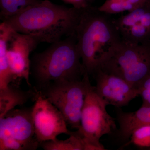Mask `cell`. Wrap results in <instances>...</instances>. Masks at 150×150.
<instances>
[{"instance_id": "12", "label": "cell", "mask_w": 150, "mask_h": 150, "mask_svg": "<svg viewBox=\"0 0 150 150\" xmlns=\"http://www.w3.org/2000/svg\"><path fill=\"white\" fill-rule=\"evenodd\" d=\"M116 120L119 125L118 137L124 141L129 140L135 129L150 124V106H141L138 110L132 112L118 110Z\"/></svg>"}, {"instance_id": "20", "label": "cell", "mask_w": 150, "mask_h": 150, "mask_svg": "<svg viewBox=\"0 0 150 150\" xmlns=\"http://www.w3.org/2000/svg\"><path fill=\"white\" fill-rule=\"evenodd\" d=\"M67 4H71L74 7L78 9H82L89 6V0H62Z\"/></svg>"}, {"instance_id": "1", "label": "cell", "mask_w": 150, "mask_h": 150, "mask_svg": "<svg viewBox=\"0 0 150 150\" xmlns=\"http://www.w3.org/2000/svg\"><path fill=\"white\" fill-rule=\"evenodd\" d=\"M81 10L44 0L2 22L16 32L52 44L75 33Z\"/></svg>"}, {"instance_id": "7", "label": "cell", "mask_w": 150, "mask_h": 150, "mask_svg": "<svg viewBox=\"0 0 150 150\" xmlns=\"http://www.w3.org/2000/svg\"><path fill=\"white\" fill-rule=\"evenodd\" d=\"M32 110V106L13 108L0 118V150H35L40 147Z\"/></svg>"}, {"instance_id": "10", "label": "cell", "mask_w": 150, "mask_h": 150, "mask_svg": "<svg viewBox=\"0 0 150 150\" xmlns=\"http://www.w3.org/2000/svg\"><path fill=\"white\" fill-rule=\"evenodd\" d=\"M95 91L106 103L117 108L126 106L139 96V90L126 81L114 75L97 70Z\"/></svg>"}, {"instance_id": "6", "label": "cell", "mask_w": 150, "mask_h": 150, "mask_svg": "<svg viewBox=\"0 0 150 150\" xmlns=\"http://www.w3.org/2000/svg\"><path fill=\"white\" fill-rule=\"evenodd\" d=\"M108 105L90 84L82 110L81 127L76 130L83 140L85 150H106L100 140L117 129L115 119L106 110Z\"/></svg>"}, {"instance_id": "22", "label": "cell", "mask_w": 150, "mask_h": 150, "mask_svg": "<svg viewBox=\"0 0 150 150\" xmlns=\"http://www.w3.org/2000/svg\"><path fill=\"white\" fill-rule=\"evenodd\" d=\"M148 2H149L150 3V0H148Z\"/></svg>"}, {"instance_id": "16", "label": "cell", "mask_w": 150, "mask_h": 150, "mask_svg": "<svg viewBox=\"0 0 150 150\" xmlns=\"http://www.w3.org/2000/svg\"><path fill=\"white\" fill-rule=\"evenodd\" d=\"M41 0H0V17L2 21L16 15Z\"/></svg>"}, {"instance_id": "3", "label": "cell", "mask_w": 150, "mask_h": 150, "mask_svg": "<svg viewBox=\"0 0 150 150\" xmlns=\"http://www.w3.org/2000/svg\"><path fill=\"white\" fill-rule=\"evenodd\" d=\"M77 44L75 33L51 44L30 59V74L38 90L54 81L82 79L86 74Z\"/></svg>"}, {"instance_id": "18", "label": "cell", "mask_w": 150, "mask_h": 150, "mask_svg": "<svg viewBox=\"0 0 150 150\" xmlns=\"http://www.w3.org/2000/svg\"><path fill=\"white\" fill-rule=\"evenodd\" d=\"M139 96L142 97V106H150V75L143 81L138 87Z\"/></svg>"}, {"instance_id": "11", "label": "cell", "mask_w": 150, "mask_h": 150, "mask_svg": "<svg viewBox=\"0 0 150 150\" xmlns=\"http://www.w3.org/2000/svg\"><path fill=\"white\" fill-rule=\"evenodd\" d=\"M122 41L150 43V3H146L125 15L114 19Z\"/></svg>"}, {"instance_id": "13", "label": "cell", "mask_w": 150, "mask_h": 150, "mask_svg": "<svg viewBox=\"0 0 150 150\" xmlns=\"http://www.w3.org/2000/svg\"><path fill=\"white\" fill-rule=\"evenodd\" d=\"M36 92L24 91L9 85L7 88L0 90V118L18 105H23L30 98H34Z\"/></svg>"}, {"instance_id": "4", "label": "cell", "mask_w": 150, "mask_h": 150, "mask_svg": "<svg viewBox=\"0 0 150 150\" xmlns=\"http://www.w3.org/2000/svg\"><path fill=\"white\" fill-rule=\"evenodd\" d=\"M99 69L138 88L150 75V43L137 44L121 40Z\"/></svg>"}, {"instance_id": "5", "label": "cell", "mask_w": 150, "mask_h": 150, "mask_svg": "<svg viewBox=\"0 0 150 150\" xmlns=\"http://www.w3.org/2000/svg\"><path fill=\"white\" fill-rule=\"evenodd\" d=\"M87 73L81 80H62L51 82L36 90L62 113L67 125L79 130L88 88L91 83Z\"/></svg>"}, {"instance_id": "9", "label": "cell", "mask_w": 150, "mask_h": 150, "mask_svg": "<svg viewBox=\"0 0 150 150\" xmlns=\"http://www.w3.org/2000/svg\"><path fill=\"white\" fill-rule=\"evenodd\" d=\"M40 43L42 41L36 36L19 33L9 28L6 52L9 65L16 79H23L29 86H31L30 55Z\"/></svg>"}, {"instance_id": "15", "label": "cell", "mask_w": 150, "mask_h": 150, "mask_svg": "<svg viewBox=\"0 0 150 150\" xmlns=\"http://www.w3.org/2000/svg\"><path fill=\"white\" fill-rule=\"evenodd\" d=\"M40 147L45 150H85V145L77 131H72L65 140L55 139L41 142Z\"/></svg>"}, {"instance_id": "2", "label": "cell", "mask_w": 150, "mask_h": 150, "mask_svg": "<svg viewBox=\"0 0 150 150\" xmlns=\"http://www.w3.org/2000/svg\"><path fill=\"white\" fill-rule=\"evenodd\" d=\"M75 33L82 63L89 76L94 74L121 41L110 15L90 5L81 10Z\"/></svg>"}, {"instance_id": "21", "label": "cell", "mask_w": 150, "mask_h": 150, "mask_svg": "<svg viewBox=\"0 0 150 150\" xmlns=\"http://www.w3.org/2000/svg\"><path fill=\"white\" fill-rule=\"evenodd\" d=\"M92 1L93 0H89V2Z\"/></svg>"}, {"instance_id": "19", "label": "cell", "mask_w": 150, "mask_h": 150, "mask_svg": "<svg viewBox=\"0 0 150 150\" xmlns=\"http://www.w3.org/2000/svg\"><path fill=\"white\" fill-rule=\"evenodd\" d=\"M121 13L131 12L146 3L148 0H114Z\"/></svg>"}, {"instance_id": "17", "label": "cell", "mask_w": 150, "mask_h": 150, "mask_svg": "<svg viewBox=\"0 0 150 150\" xmlns=\"http://www.w3.org/2000/svg\"><path fill=\"white\" fill-rule=\"evenodd\" d=\"M128 144L141 148H150V124L138 127L132 132Z\"/></svg>"}, {"instance_id": "8", "label": "cell", "mask_w": 150, "mask_h": 150, "mask_svg": "<svg viewBox=\"0 0 150 150\" xmlns=\"http://www.w3.org/2000/svg\"><path fill=\"white\" fill-rule=\"evenodd\" d=\"M32 106V117L36 139L40 143L55 139L59 135L70 136L64 117L54 105L36 91Z\"/></svg>"}, {"instance_id": "14", "label": "cell", "mask_w": 150, "mask_h": 150, "mask_svg": "<svg viewBox=\"0 0 150 150\" xmlns=\"http://www.w3.org/2000/svg\"><path fill=\"white\" fill-rule=\"evenodd\" d=\"M8 28L0 25V90L7 88L10 84L16 80L9 65L7 57Z\"/></svg>"}]
</instances>
